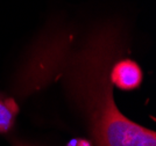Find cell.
Listing matches in <instances>:
<instances>
[{"mask_svg": "<svg viewBox=\"0 0 156 146\" xmlns=\"http://www.w3.org/2000/svg\"><path fill=\"white\" fill-rule=\"evenodd\" d=\"M19 106L13 97L0 95V134H6L14 125Z\"/></svg>", "mask_w": 156, "mask_h": 146, "instance_id": "2", "label": "cell"}, {"mask_svg": "<svg viewBox=\"0 0 156 146\" xmlns=\"http://www.w3.org/2000/svg\"><path fill=\"white\" fill-rule=\"evenodd\" d=\"M142 78L141 67L132 59H122L117 62L110 73L111 83L124 90L137 88L142 83Z\"/></svg>", "mask_w": 156, "mask_h": 146, "instance_id": "1", "label": "cell"}, {"mask_svg": "<svg viewBox=\"0 0 156 146\" xmlns=\"http://www.w3.org/2000/svg\"><path fill=\"white\" fill-rule=\"evenodd\" d=\"M68 146H92V144L89 140L78 138V139H72L71 141L68 144Z\"/></svg>", "mask_w": 156, "mask_h": 146, "instance_id": "3", "label": "cell"}, {"mask_svg": "<svg viewBox=\"0 0 156 146\" xmlns=\"http://www.w3.org/2000/svg\"><path fill=\"white\" fill-rule=\"evenodd\" d=\"M13 146H32V145H29V144H25V143H21V141H14L13 143Z\"/></svg>", "mask_w": 156, "mask_h": 146, "instance_id": "4", "label": "cell"}]
</instances>
